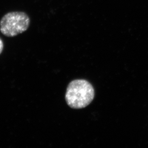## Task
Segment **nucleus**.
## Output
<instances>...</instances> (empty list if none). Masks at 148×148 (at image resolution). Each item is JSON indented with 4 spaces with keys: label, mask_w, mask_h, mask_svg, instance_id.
I'll use <instances>...</instances> for the list:
<instances>
[{
    "label": "nucleus",
    "mask_w": 148,
    "mask_h": 148,
    "mask_svg": "<svg viewBox=\"0 0 148 148\" xmlns=\"http://www.w3.org/2000/svg\"><path fill=\"white\" fill-rule=\"evenodd\" d=\"M3 49V41L0 38V54H1Z\"/></svg>",
    "instance_id": "3"
},
{
    "label": "nucleus",
    "mask_w": 148,
    "mask_h": 148,
    "mask_svg": "<svg viewBox=\"0 0 148 148\" xmlns=\"http://www.w3.org/2000/svg\"><path fill=\"white\" fill-rule=\"evenodd\" d=\"M30 19L23 12L7 13L0 21V31L7 37H14L27 31L29 27Z\"/></svg>",
    "instance_id": "2"
},
{
    "label": "nucleus",
    "mask_w": 148,
    "mask_h": 148,
    "mask_svg": "<svg viewBox=\"0 0 148 148\" xmlns=\"http://www.w3.org/2000/svg\"><path fill=\"white\" fill-rule=\"evenodd\" d=\"M95 90L92 85L84 80H76L67 87L65 99L73 109H81L88 106L94 99Z\"/></svg>",
    "instance_id": "1"
}]
</instances>
